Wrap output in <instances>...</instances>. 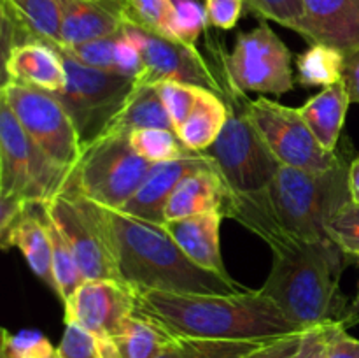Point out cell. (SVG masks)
<instances>
[{"label": "cell", "instance_id": "d590c367", "mask_svg": "<svg viewBox=\"0 0 359 358\" xmlns=\"http://www.w3.org/2000/svg\"><path fill=\"white\" fill-rule=\"evenodd\" d=\"M119 35L114 37L97 39V41L83 42V44L62 48L74 56L83 65L93 67V69L116 70V42Z\"/></svg>", "mask_w": 359, "mask_h": 358}, {"label": "cell", "instance_id": "ba28073f", "mask_svg": "<svg viewBox=\"0 0 359 358\" xmlns=\"http://www.w3.org/2000/svg\"><path fill=\"white\" fill-rule=\"evenodd\" d=\"M58 51L65 67L67 83L55 95L72 118L81 147H86L102 135L109 121L121 111L135 86V77L83 65L65 49L58 48Z\"/></svg>", "mask_w": 359, "mask_h": 358}, {"label": "cell", "instance_id": "b9f144b4", "mask_svg": "<svg viewBox=\"0 0 359 358\" xmlns=\"http://www.w3.org/2000/svg\"><path fill=\"white\" fill-rule=\"evenodd\" d=\"M351 326L339 323L330 336L328 358H359V339L347 333Z\"/></svg>", "mask_w": 359, "mask_h": 358}, {"label": "cell", "instance_id": "836d02e7", "mask_svg": "<svg viewBox=\"0 0 359 358\" xmlns=\"http://www.w3.org/2000/svg\"><path fill=\"white\" fill-rule=\"evenodd\" d=\"M133 14L146 27L170 39L175 37V4L174 0H130Z\"/></svg>", "mask_w": 359, "mask_h": 358}, {"label": "cell", "instance_id": "f1b7e54d", "mask_svg": "<svg viewBox=\"0 0 359 358\" xmlns=\"http://www.w3.org/2000/svg\"><path fill=\"white\" fill-rule=\"evenodd\" d=\"M130 144L149 164L177 160L191 151L181 142L175 130L165 128L137 130L130 135Z\"/></svg>", "mask_w": 359, "mask_h": 358}, {"label": "cell", "instance_id": "74e56055", "mask_svg": "<svg viewBox=\"0 0 359 358\" xmlns=\"http://www.w3.org/2000/svg\"><path fill=\"white\" fill-rule=\"evenodd\" d=\"M337 325L339 323H330V325H319L304 330L300 346L293 358H328L330 336Z\"/></svg>", "mask_w": 359, "mask_h": 358}, {"label": "cell", "instance_id": "484cf974", "mask_svg": "<svg viewBox=\"0 0 359 358\" xmlns=\"http://www.w3.org/2000/svg\"><path fill=\"white\" fill-rule=\"evenodd\" d=\"M266 340H226L174 337L156 358H242Z\"/></svg>", "mask_w": 359, "mask_h": 358}, {"label": "cell", "instance_id": "52a82bcc", "mask_svg": "<svg viewBox=\"0 0 359 358\" xmlns=\"http://www.w3.org/2000/svg\"><path fill=\"white\" fill-rule=\"evenodd\" d=\"M69 168L51 160L20 125L0 98V197H18L30 204H48L60 195Z\"/></svg>", "mask_w": 359, "mask_h": 358}, {"label": "cell", "instance_id": "ffe728a7", "mask_svg": "<svg viewBox=\"0 0 359 358\" xmlns=\"http://www.w3.org/2000/svg\"><path fill=\"white\" fill-rule=\"evenodd\" d=\"M62 42L58 48L114 37L123 32V14L114 7L91 0H60Z\"/></svg>", "mask_w": 359, "mask_h": 358}, {"label": "cell", "instance_id": "f546056e", "mask_svg": "<svg viewBox=\"0 0 359 358\" xmlns=\"http://www.w3.org/2000/svg\"><path fill=\"white\" fill-rule=\"evenodd\" d=\"M0 354L9 358H60L58 347L39 330H2Z\"/></svg>", "mask_w": 359, "mask_h": 358}, {"label": "cell", "instance_id": "603a6c76", "mask_svg": "<svg viewBox=\"0 0 359 358\" xmlns=\"http://www.w3.org/2000/svg\"><path fill=\"white\" fill-rule=\"evenodd\" d=\"M351 98L344 81L323 88L318 95L309 98L298 111L312 130L318 142L328 153L339 151L340 133L346 123Z\"/></svg>", "mask_w": 359, "mask_h": 358}, {"label": "cell", "instance_id": "cb8c5ba5", "mask_svg": "<svg viewBox=\"0 0 359 358\" xmlns=\"http://www.w3.org/2000/svg\"><path fill=\"white\" fill-rule=\"evenodd\" d=\"M174 336L151 319L133 312L119 333L98 339L102 358H156Z\"/></svg>", "mask_w": 359, "mask_h": 358}, {"label": "cell", "instance_id": "30bf717a", "mask_svg": "<svg viewBox=\"0 0 359 358\" xmlns=\"http://www.w3.org/2000/svg\"><path fill=\"white\" fill-rule=\"evenodd\" d=\"M123 34L132 39L142 56V69L137 74V84H158L161 81H181L223 97L224 86L219 74L205 62L196 46L170 39L146 27L133 14L132 4L123 16Z\"/></svg>", "mask_w": 359, "mask_h": 358}, {"label": "cell", "instance_id": "7402d4cb", "mask_svg": "<svg viewBox=\"0 0 359 358\" xmlns=\"http://www.w3.org/2000/svg\"><path fill=\"white\" fill-rule=\"evenodd\" d=\"M175 130L156 84H137L100 137H128L137 130Z\"/></svg>", "mask_w": 359, "mask_h": 358}, {"label": "cell", "instance_id": "7c38bea8", "mask_svg": "<svg viewBox=\"0 0 359 358\" xmlns=\"http://www.w3.org/2000/svg\"><path fill=\"white\" fill-rule=\"evenodd\" d=\"M245 111L256 132L280 165L305 171H328L347 160L339 151L328 153L318 142L298 109L265 97L255 100L245 97Z\"/></svg>", "mask_w": 359, "mask_h": 358}, {"label": "cell", "instance_id": "7a4b0ae2", "mask_svg": "<svg viewBox=\"0 0 359 358\" xmlns=\"http://www.w3.org/2000/svg\"><path fill=\"white\" fill-rule=\"evenodd\" d=\"M72 197L79 200L97 225L114 256L119 277L133 290L175 293H233L248 290L235 279H224L193 263L163 225L107 209L79 195Z\"/></svg>", "mask_w": 359, "mask_h": 358}, {"label": "cell", "instance_id": "5b68a950", "mask_svg": "<svg viewBox=\"0 0 359 358\" xmlns=\"http://www.w3.org/2000/svg\"><path fill=\"white\" fill-rule=\"evenodd\" d=\"M224 86L228 119L209 154L223 178L228 195H251L265 190L276 178L280 164L259 137L245 111V93Z\"/></svg>", "mask_w": 359, "mask_h": 358}, {"label": "cell", "instance_id": "8fae6325", "mask_svg": "<svg viewBox=\"0 0 359 358\" xmlns=\"http://www.w3.org/2000/svg\"><path fill=\"white\" fill-rule=\"evenodd\" d=\"M0 98L7 102L27 135L63 168H72L81 157L79 135L62 102L51 91L28 84L2 83Z\"/></svg>", "mask_w": 359, "mask_h": 358}, {"label": "cell", "instance_id": "277c9868", "mask_svg": "<svg viewBox=\"0 0 359 358\" xmlns=\"http://www.w3.org/2000/svg\"><path fill=\"white\" fill-rule=\"evenodd\" d=\"M332 239L293 241L272 248V269L259 290L298 330L359 323V312L340 290V277L351 263Z\"/></svg>", "mask_w": 359, "mask_h": 358}, {"label": "cell", "instance_id": "8d00e7d4", "mask_svg": "<svg viewBox=\"0 0 359 358\" xmlns=\"http://www.w3.org/2000/svg\"><path fill=\"white\" fill-rule=\"evenodd\" d=\"M58 351L60 358H102L97 337L74 323L65 325Z\"/></svg>", "mask_w": 359, "mask_h": 358}, {"label": "cell", "instance_id": "4316f807", "mask_svg": "<svg viewBox=\"0 0 359 358\" xmlns=\"http://www.w3.org/2000/svg\"><path fill=\"white\" fill-rule=\"evenodd\" d=\"M342 51L316 42L297 58V81L305 88L332 86L342 81Z\"/></svg>", "mask_w": 359, "mask_h": 358}, {"label": "cell", "instance_id": "f35d334b", "mask_svg": "<svg viewBox=\"0 0 359 358\" xmlns=\"http://www.w3.org/2000/svg\"><path fill=\"white\" fill-rule=\"evenodd\" d=\"M245 0H205L207 20L219 30H231L238 23Z\"/></svg>", "mask_w": 359, "mask_h": 358}, {"label": "cell", "instance_id": "8992f818", "mask_svg": "<svg viewBox=\"0 0 359 358\" xmlns=\"http://www.w3.org/2000/svg\"><path fill=\"white\" fill-rule=\"evenodd\" d=\"M128 137H98L83 147L62 193H72L107 209H121L151 168Z\"/></svg>", "mask_w": 359, "mask_h": 358}, {"label": "cell", "instance_id": "ee69618b", "mask_svg": "<svg viewBox=\"0 0 359 358\" xmlns=\"http://www.w3.org/2000/svg\"><path fill=\"white\" fill-rule=\"evenodd\" d=\"M349 190L353 202L359 204V157L353 158L349 165Z\"/></svg>", "mask_w": 359, "mask_h": 358}, {"label": "cell", "instance_id": "ab89813d", "mask_svg": "<svg viewBox=\"0 0 359 358\" xmlns=\"http://www.w3.org/2000/svg\"><path fill=\"white\" fill-rule=\"evenodd\" d=\"M302 333H290V336L279 337V339L266 340L265 344L258 346L242 358H293L297 354L298 346H300Z\"/></svg>", "mask_w": 359, "mask_h": 358}, {"label": "cell", "instance_id": "d4e9b609", "mask_svg": "<svg viewBox=\"0 0 359 358\" xmlns=\"http://www.w3.org/2000/svg\"><path fill=\"white\" fill-rule=\"evenodd\" d=\"M226 119L228 105L224 98L216 91L200 88L195 107L175 133L188 150L203 153L216 142L221 130L226 125Z\"/></svg>", "mask_w": 359, "mask_h": 358}, {"label": "cell", "instance_id": "83f0119b", "mask_svg": "<svg viewBox=\"0 0 359 358\" xmlns=\"http://www.w3.org/2000/svg\"><path fill=\"white\" fill-rule=\"evenodd\" d=\"M46 221H48L53 246V279H55V291L60 295L62 302H65L83 284L84 277L81 274L76 255H74L69 241L63 235V232L60 230L58 225L49 218L48 213H46Z\"/></svg>", "mask_w": 359, "mask_h": 358}, {"label": "cell", "instance_id": "d6986e66", "mask_svg": "<svg viewBox=\"0 0 359 358\" xmlns=\"http://www.w3.org/2000/svg\"><path fill=\"white\" fill-rule=\"evenodd\" d=\"M223 218L221 213L198 214L165 221L163 228L193 263L224 279H231L221 256L219 228Z\"/></svg>", "mask_w": 359, "mask_h": 358}, {"label": "cell", "instance_id": "5bb4252c", "mask_svg": "<svg viewBox=\"0 0 359 358\" xmlns=\"http://www.w3.org/2000/svg\"><path fill=\"white\" fill-rule=\"evenodd\" d=\"M44 207L69 241L84 281L114 279L123 283L107 242L76 197L60 193Z\"/></svg>", "mask_w": 359, "mask_h": 358}, {"label": "cell", "instance_id": "e575fe53", "mask_svg": "<svg viewBox=\"0 0 359 358\" xmlns=\"http://www.w3.org/2000/svg\"><path fill=\"white\" fill-rule=\"evenodd\" d=\"M175 4V37L177 41L189 46H196V41L205 30L207 20L205 7L196 0H174Z\"/></svg>", "mask_w": 359, "mask_h": 358}, {"label": "cell", "instance_id": "4dcf8cb0", "mask_svg": "<svg viewBox=\"0 0 359 358\" xmlns=\"http://www.w3.org/2000/svg\"><path fill=\"white\" fill-rule=\"evenodd\" d=\"M245 7L263 20L276 21L307 39V20L302 0H245Z\"/></svg>", "mask_w": 359, "mask_h": 358}, {"label": "cell", "instance_id": "3957f363", "mask_svg": "<svg viewBox=\"0 0 359 358\" xmlns=\"http://www.w3.org/2000/svg\"><path fill=\"white\" fill-rule=\"evenodd\" d=\"M135 312L174 337L272 340L302 332L262 290L233 293L135 290Z\"/></svg>", "mask_w": 359, "mask_h": 358}, {"label": "cell", "instance_id": "9a60e30c", "mask_svg": "<svg viewBox=\"0 0 359 358\" xmlns=\"http://www.w3.org/2000/svg\"><path fill=\"white\" fill-rule=\"evenodd\" d=\"M209 167H216L212 158L207 153H196V151H189L177 160L153 164L137 192L118 211L151 223L163 225L165 206L175 186L191 172Z\"/></svg>", "mask_w": 359, "mask_h": 358}, {"label": "cell", "instance_id": "ac0fdd59", "mask_svg": "<svg viewBox=\"0 0 359 358\" xmlns=\"http://www.w3.org/2000/svg\"><path fill=\"white\" fill-rule=\"evenodd\" d=\"M0 246L2 249L16 246L35 276L55 290L53 246L48 221H46L44 204H28L18 220L0 234Z\"/></svg>", "mask_w": 359, "mask_h": 358}, {"label": "cell", "instance_id": "60d3db41", "mask_svg": "<svg viewBox=\"0 0 359 358\" xmlns=\"http://www.w3.org/2000/svg\"><path fill=\"white\" fill-rule=\"evenodd\" d=\"M142 69V56L135 42L125 34H119L116 42V72H121L125 76L137 77V74Z\"/></svg>", "mask_w": 359, "mask_h": 358}, {"label": "cell", "instance_id": "2e32d148", "mask_svg": "<svg viewBox=\"0 0 359 358\" xmlns=\"http://www.w3.org/2000/svg\"><path fill=\"white\" fill-rule=\"evenodd\" d=\"M312 44L342 53L359 48V0H302Z\"/></svg>", "mask_w": 359, "mask_h": 358}, {"label": "cell", "instance_id": "7dc6e473", "mask_svg": "<svg viewBox=\"0 0 359 358\" xmlns=\"http://www.w3.org/2000/svg\"><path fill=\"white\" fill-rule=\"evenodd\" d=\"M0 358H9V357H4V354H0Z\"/></svg>", "mask_w": 359, "mask_h": 358}, {"label": "cell", "instance_id": "f6af8a7d", "mask_svg": "<svg viewBox=\"0 0 359 358\" xmlns=\"http://www.w3.org/2000/svg\"><path fill=\"white\" fill-rule=\"evenodd\" d=\"M91 2H100V4H105V6L114 7V9L119 11L123 16H125L126 9L130 7V0H91Z\"/></svg>", "mask_w": 359, "mask_h": 358}, {"label": "cell", "instance_id": "4fadbf2b", "mask_svg": "<svg viewBox=\"0 0 359 358\" xmlns=\"http://www.w3.org/2000/svg\"><path fill=\"white\" fill-rule=\"evenodd\" d=\"M63 309L65 325L74 323L97 339H111L135 312V290L114 279L83 281Z\"/></svg>", "mask_w": 359, "mask_h": 358}, {"label": "cell", "instance_id": "1f68e13d", "mask_svg": "<svg viewBox=\"0 0 359 358\" xmlns=\"http://www.w3.org/2000/svg\"><path fill=\"white\" fill-rule=\"evenodd\" d=\"M326 235L351 258L359 256V204L347 202L326 223Z\"/></svg>", "mask_w": 359, "mask_h": 358}, {"label": "cell", "instance_id": "44dd1931", "mask_svg": "<svg viewBox=\"0 0 359 358\" xmlns=\"http://www.w3.org/2000/svg\"><path fill=\"white\" fill-rule=\"evenodd\" d=\"M226 186L216 167L202 168L186 175L165 206V221L198 216L207 213L223 214ZM163 221V223H165Z\"/></svg>", "mask_w": 359, "mask_h": 358}, {"label": "cell", "instance_id": "d6a6232c", "mask_svg": "<svg viewBox=\"0 0 359 358\" xmlns=\"http://www.w3.org/2000/svg\"><path fill=\"white\" fill-rule=\"evenodd\" d=\"M156 86L160 90L165 109H167L168 116H170L172 123H174V128L177 130L186 121L193 107H195L196 98H198L200 93V86L181 83V81H161Z\"/></svg>", "mask_w": 359, "mask_h": 358}, {"label": "cell", "instance_id": "bcb514c9", "mask_svg": "<svg viewBox=\"0 0 359 358\" xmlns=\"http://www.w3.org/2000/svg\"><path fill=\"white\" fill-rule=\"evenodd\" d=\"M354 262H356L359 265V256H358V258H354ZM353 309L356 312H359V283H358V293H356V297H354V300H353Z\"/></svg>", "mask_w": 359, "mask_h": 358}, {"label": "cell", "instance_id": "9c48e42d", "mask_svg": "<svg viewBox=\"0 0 359 358\" xmlns=\"http://www.w3.org/2000/svg\"><path fill=\"white\" fill-rule=\"evenodd\" d=\"M219 56V77L226 86L248 93L284 95L294 88L291 51L266 21L237 35L230 55Z\"/></svg>", "mask_w": 359, "mask_h": 358}, {"label": "cell", "instance_id": "6da1fadb", "mask_svg": "<svg viewBox=\"0 0 359 358\" xmlns=\"http://www.w3.org/2000/svg\"><path fill=\"white\" fill-rule=\"evenodd\" d=\"M344 160L328 171L280 165L265 190L251 195H228L223 216L237 220L270 248L293 241L328 239L326 223L351 202L349 165Z\"/></svg>", "mask_w": 359, "mask_h": 358}, {"label": "cell", "instance_id": "e0dca14e", "mask_svg": "<svg viewBox=\"0 0 359 358\" xmlns=\"http://www.w3.org/2000/svg\"><path fill=\"white\" fill-rule=\"evenodd\" d=\"M4 81L28 84L41 90L62 91L67 83V72L63 67L58 48L46 42H25L16 46L4 56Z\"/></svg>", "mask_w": 359, "mask_h": 358}, {"label": "cell", "instance_id": "7bdbcfd3", "mask_svg": "<svg viewBox=\"0 0 359 358\" xmlns=\"http://www.w3.org/2000/svg\"><path fill=\"white\" fill-rule=\"evenodd\" d=\"M342 81L346 83L351 104H359V48L344 53Z\"/></svg>", "mask_w": 359, "mask_h": 358}]
</instances>
